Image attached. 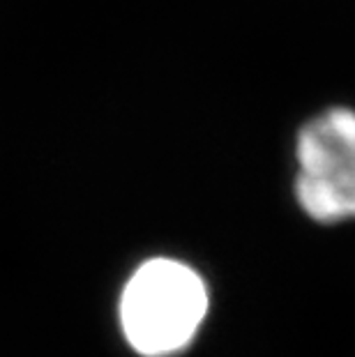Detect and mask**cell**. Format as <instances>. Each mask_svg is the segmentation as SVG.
I'll use <instances>...</instances> for the list:
<instances>
[{"label": "cell", "instance_id": "cell-2", "mask_svg": "<svg viewBox=\"0 0 355 357\" xmlns=\"http://www.w3.org/2000/svg\"><path fill=\"white\" fill-rule=\"evenodd\" d=\"M296 196L316 222L355 219V111L337 106L300 129Z\"/></svg>", "mask_w": 355, "mask_h": 357}, {"label": "cell", "instance_id": "cell-1", "mask_svg": "<svg viewBox=\"0 0 355 357\" xmlns=\"http://www.w3.org/2000/svg\"><path fill=\"white\" fill-rule=\"evenodd\" d=\"M208 314V288L190 265L153 258L125 284L120 325L143 357H171L192 344Z\"/></svg>", "mask_w": 355, "mask_h": 357}]
</instances>
